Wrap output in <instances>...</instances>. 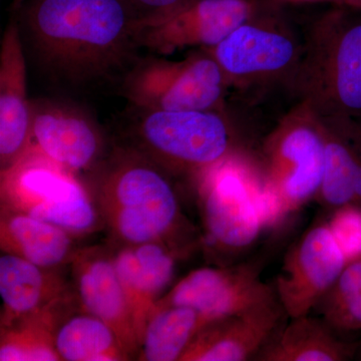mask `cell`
Returning a JSON list of instances; mask_svg holds the SVG:
<instances>
[{
    "mask_svg": "<svg viewBox=\"0 0 361 361\" xmlns=\"http://www.w3.org/2000/svg\"><path fill=\"white\" fill-rule=\"evenodd\" d=\"M135 18L128 0H28L18 23L39 68L78 89L127 75L137 61Z\"/></svg>",
    "mask_w": 361,
    "mask_h": 361,
    "instance_id": "cell-1",
    "label": "cell"
},
{
    "mask_svg": "<svg viewBox=\"0 0 361 361\" xmlns=\"http://www.w3.org/2000/svg\"><path fill=\"white\" fill-rule=\"evenodd\" d=\"M102 214L128 245L165 241L179 220V203L160 166L135 149L115 154L97 183Z\"/></svg>",
    "mask_w": 361,
    "mask_h": 361,
    "instance_id": "cell-2",
    "label": "cell"
},
{
    "mask_svg": "<svg viewBox=\"0 0 361 361\" xmlns=\"http://www.w3.org/2000/svg\"><path fill=\"white\" fill-rule=\"evenodd\" d=\"M211 169L201 192L207 239L222 250H244L283 217L284 207L272 184L252 182L230 164Z\"/></svg>",
    "mask_w": 361,
    "mask_h": 361,
    "instance_id": "cell-3",
    "label": "cell"
},
{
    "mask_svg": "<svg viewBox=\"0 0 361 361\" xmlns=\"http://www.w3.org/2000/svg\"><path fill=\"white\" fill-rule=\"evenodd\" d=\"M140 111L132 149L161 169L213 168L229 151V130L212 111Z\"/></svg>",
    "mask_w": 361,
    "mask_h": 361,
    "instance_id": "cell-4",
    "label": "cell"
},
{
    "mask_svg": "<svg viewBox=\"0 0 361 361\" xmlns=\"http://www.w3.org/2000/svg\"><path fill=\"white\" fill-rule=\"evenodd\" d=\"M224 71L214 58L137 61L122 80L123 96L139 110L210 111L222 97Z\"/></svg>",
    "mask_w": 361,
    "mask_h": 361,
    "instance_id": "cell-5",
    "label": "cell"
},
{
    "mask_svg": "<svg viewBox=\"0 0 361 361\" xmlns=\"http://www.w3.org/2000/svg\"><path fill=\"white\" fill-rule=\"evenodd\" d=\"M4 174V187L20 212L63 228L84 233L96 225V207L84 187L68 171L45 158L25 156Z\"/></svg>",
    "mask_w": 361,
    "mask_h": 361,
    "instance_id": "cell-6",
    "label": "cell"
},
{
    "mask_svg": "<svg viewBox=\"0 0 361 361\" xmlns=\"http://www.w3.org/2000/svg\"><path fill=\"white\" fill-rule=\"evenodd\" d=\"M247 0H192L167 13L135 18L133 39L137 49L170 54L192 45L214 47L245 25Z\"/></svg>",
    "mask_w": 361,
    "mask_h": 361,
    "instance_id": "cell-7",
    "label": "cell"
},
{
    "mask_svg": "<svg viewBox=\"0 0 361 361\" xmlns=\"http://www.w3.org/2000/svg\"><path fill=\"white\" fill-rule=\"evenodd\" d=\"M276 300V292L263 283L256 267L243 264L192 271L157 306H186L209 323Z\"/></svg>",
    "mask_w": 361,
    "mask_h": 361,
    "instance_id": "cell-8",
    "label": "cell"
},
{
    "mask_svg": "<svg viewBox=\"0 0 361 361\" xmlns=\"http://www.w3.org/2000/svg\"><path fill=\"white\" fill-rule=\"evenodd\" d=\"M348 264L329 225L311 228L289 252L277 277L278 300L289 318L310 314Z\"/></svg>",
    "mask_w": 361,
    "mask_h": 361,
    "instance_id": "cell-9",
    "label": "cell"
},
{
    "mask_svg": "<svg viewBox=\"0 0 361 361\" xmlns=\"http://www.w3.org/2000/svg\"><path fill=\"white\" fill-rule=\"evenodd\" d=\"M32 140L45 158L68 172L92 167L104 149L103 133L92 116L61 102H32Z\"/></svg>",
    "mask_w": 361,
    "mask_h": 361,
    "instance_id": "cell-10",
    "label": "cell"
},
{
    "mask_svg": "<svg viewBox=\"0 0 361 361\" xmlns=\"http://www.w3.org/2000/svg\"><path fill=\"white\" fill-rule=\"evenodd\" d=\"M20 23L13 18L0 47V161L2 173L27 154L32 141V102Z\"/></svg>",
    "mask_w": 361,
    "mask_h": 361,
    "instance_id": "cell-11",
    "label": "cell"
},
{
    "mask_svg": "<svg viewBox=\"0 0 361 361\" xmlns=\"http://www.w3.org/2000/svg\"><path fill=\"white\" fill-rule=\"evenodd\" d=\"M288 317L279 300L241 314L209 322L197 334L182 361H244L259 353Z\"/></svg>",
    "mask_w": 361,
    "mask_h": 361,
    "instance_id": "cell-12",
    "label": "cell"
},
{
    "mask_svg": "<svg viewBox=\"0 0 361 361\" xmlns=\"http://www.w3.org/2000/svg\"><path fill=\"white\" fill-rule=\"evenodd\" d=\"M73 275L78 299L85 312L110 325L128 355L137 351L140 336L134 313L113 257L97 252H82L73 260Z\"/></svg>",
    "mask_w": 361,
    "mask_h": 361,
    "instance_id": "cell-13",
    "label": "cell"
},
{
    "mask_svg": "<svg viewBox=\"0 0 361 361\" xmlns=\"http://www.w3.org/2000/svg\"><path fill=\"white\" fill-rule=\"evenodd\" d=\"M141 341L149 316L172 283L176 261L165 241L127 245L113 257Z\"/></svg>",
    "mask_w": 361,
    "mask_h": 361,
    "instance_id": "cell-14",
    "label": "cell"
},
{
    "mask_svg": "<svg viewBox=\"0 0 361 361\" xmlns=\"http://www.w3.org/2000/svg\"><path fill=\"white\" fill-rule=\"evenodd\" d=\"M279 155L286 171L273 184L285 212L304 205L322 187L325 166V142L314 130L301 127L285 135Z\"/></svg>",
    "mask_w": 361,
    "mask_h": 361,
    "instance_id": "cell-15",
    "label": "cell"
},
{
    "mask_svg": "<svg viewBox=\"0 0 361 361\" xmlns=\"http://www.w3.org/2000/svg\"><path fill=\"white\" fill-rule=\"evenodd\" d=\"M293 54V44L283 35L243 25L214 47L213 58L225 73L245 75L280 70Z\"/></svg>",
    "mask_w": 361,
    "mask_h": 361,
    "instance_id": "cell-16",
    "label": "cell"
},
{
    "mask_svg": "<svg viewBox=\"0 0 361 361\" xmlns=\"http://www.w3.org/2000/svg\"><path fill=\"white\" fill-rule=\"evenodd\" d=\"M47 270L16 254H2L0 296L11 320L42 315L58 298L59 285Z\"/></svg>",
    "mask_w": 361,
    "mask_h": 361,
    "instance_id": "cell-17",
    "label": "cell"
},
{
    "mask_svg": "<svg viewBox=\"0 0 361 361\" xmlns=\"http://www.w3.org/2000/svg\"><path fill=\"white\" fill-rule=\"evenodd\" d=\"M348 348L322 318L310 314L291 318L259 353L262 361H339Z\"/></svg>",
    "mask_w": 361,
    "mask_h": 361,
    "instance_id": "cell-18",
    "label": "cell"
},
{
    "mask_svg": "<svg viewBox=\"0 0 361 361\" xmlns=\"http://www.w3.org/2000/svg\"><path fill=\"white\" fill-rule=\"evenodd\" d=\"M71 233L28 214L13 212L2 220L4 251L51 269L68 261L73 252Z\"/></svg>",
    "mask_w": 361,
    "mask_h": 361,
    "instance_id": "cell-19",
    "label": "cell"
},
{
    "mask_svg": "<svg viewBox=\"0 0 361 361\" xmlns=\"http://www.w3.org/2000/svg\"><path fill=\"white\" fill-rule=\"evenodd\" d=\"M207 323L186 306H157L149 316L140 341L139 357L148 361L180 360Z\"/></svg>",
    "mask_w": 361,
    "mask_h": 361,
    "instance_id": "cell-20",
    "label": "cell"
},
{
    "mask_svg": "<svg viewBox=\"0 0 361 361\" xmlns=\"http://www.w3.org/2000/svg\"><path fill=\"white\" fill-rule=\"evenodd\" d=\"M54 343L61 360L111 361L128 356L110 325L85 311L59 327Z\"/></svg>",
    "mask_w": 361,
    "mask_h": 361,
    "instance_id": "cell-21",
    "label": "cell"
},
{
    "mask_svg": "<svg viewBox=\"0 0 361 361\" xmlns=\"http://www.w3.org/2000/svg\"><path fill=\"white\" fill-rule=\"evenodd\" d=\"M332 75L334 96L341 108L361 113V23L349 26L339 37Z\"/></svg>",
    "mask_w": 361,
    "mask_h": 361,
    "instance_id": "cell-22",
    "label": "cell"
},
{
    "mask_svg": "<svg viewBox=\"0 0 361 361\" xmlns=\"http://www.w3.org/2000/svg\"><path fill=\"white\" fill-rule=\"evenodd\" d=\"M315 310L334 330L361 329V259L346 264Z\"/></svg>",
    "mask_w": 361,
    "mask_h": 361,
    "instance_id": "cell-23",
    "label": "cell"
},
{
    "mask_svg": "<svg viewBox=\"0 0 361 361\" xmlns=\"http://www.w3.org/2000/svg\"><path fill=\"white\" fill-rule=\"evenodd\" d=\"M358 161L342 142L325 144V166L322 187V198L330 206L348 205L355 198V180Z\"/></svg>",
    "mask_w": 361,
    "mask_h": 361,
    "instance_id": "cell-24",
    "label": "cell"
},
{
    "mask_svg": "<svg viewBox=\"0 0 361 361\" xmlns=\"http://www.w3.org/2000/svg\"><path fill=\"white\" fill-rule=\"evenodd\" d=\"M30 322V326L6 332L0 346V360H59L54 336L47 322Z\"/></svg>",
    "mask_w": 361,
    "mask_h": 361,
    "instance_id": "cell-25",
    "label": "cell"
},
{
    "mask_svg": "<svg viewBox=\"0 0 361 361\" xmlns=\"http://www.w3.org/2000/svg\"><path fill=\"white\" fill-rule=\"evenodd\" d=\"M327 225L348 263L361 259L360 209L339 207Z\"/></svg>",
    "mask_w": 361,
    "mask_h": 361,
    "instance_id": "cell-26",
    "label": "cell"
},
{
    "mask_svg": "<svg viewBox=\"0 0 361 361\" xmlns=\"http://www.w3.org/2000/svg\"><path fill=\"white\" fill-rule=\"evenodd\" d=\"M134 9L135 18L167 13L192 0H128Z\"/></svg>",
    "mask_w": 361,
    "mask_h": 361,
    "instance_id": "cell-27",
    "label": "cell"
},
{
    "mask_svg": "<svg viewBox=\"0 0 361 361\" xmlns=\"http://www.w3.org/2000/svg\"><path fill=\"white\" fill-rule=\"evenodd\" d=\"M355 197L361 198V165L358 166L357 171H356L355 180Z\"/></svg>",
    "mask_w": 361,
    "mask_h": 361,
    "instance_id": "cell-28",
    "label": "cell"
},
{
    "mask_svg": "<svg viewBox=\"0 0 361 361\" xmlns=\"http://www.w3.org/2000/svg\"><path fill=\"white\" fill-rule=\"evenodd\" d=\"M345 1L353 4V6L361 7V0H345Z\"/></svg>",
    "mask_w": 361,
    "mask_h": 361,
    "instance_id": "cell-29",
    "label": "cell"
},
{
    "mask_svg": "<svg viewBox=\"0 0 361 361\" xmlns=\"http://www.w3.org/2000/svg\"><path fill=\"white\" fill-rule=\"evenodd\" d=\"M344 1H345V0H344Z\"/></svg>",
    "mask_w": 361,
    "mask_h": 361,
    "instance_id": "cell-30",
    "label": "cell"
}]
</instances>
